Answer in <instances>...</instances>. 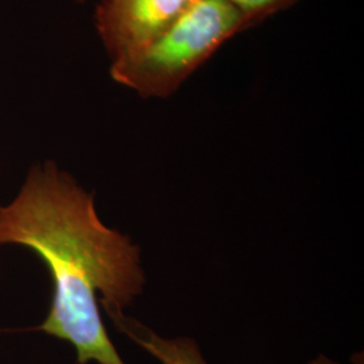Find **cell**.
<instances>
[{"label": "cell", "instance_id": "277c9868", "mask_svg": "<svg viewBox=\"0 0 364 364\" xmlns=\"http://www.w3.org/2000/svg\"><path fill=\"white\" fill-rule=\"evenodd\" d=\"M117 329L134 340L161 364H208L192 338H162L150 328L127 318L124 314L111 317Z\"/></svg>", "mask_w": 364, "mask_h": 364}, {"label": "cell", "instance_id": "52a82bcc", "mask_svg": "<svg viewBox=\"0 0 364 364\" xmlns=\"http://www.w3.org/2000/svg\"><path fill=\"white\" fill-rule=\"evenodd\" d=\"M75 1H78V3H82V1H85V0H75Z\"/></svg>", "mask_w": 364, "mask_h": 364}, {"label": "cell", "instance_id": "6da1fadb", "mask_svg": "<svg viewBox=\"0 0 364 364\" xmlns=\"http://www.w3.org/2000/svg\"><path fill=\"white\" fill-rule=\"evenodd\" d=\"M34 251L52 275L50 311L37 328L73 346L78 364H126L105 329L142 294L141 248L100 220L95 198L52 161L34 165L0 205V246Z\"/></svg>", "mask_w": 364, "mask_h": 364}, {"label": "cell", "instance_id": "5b68a950", "mask_svg": "<svg viewBox=\"0 0 364 364\" xmlns=\"http://www.w3.org/2000/svg\"><path fill=\"white\" fill-rule=\"evenodd\" d=\"M239 14L248 28L270 18L272 15L285 11L296 6L301 0H225Z\"/></svg>", "mask_w": 364, "mask_h": 364}, {"label": "cell", "instance_id": "7a4b0ae2", "mask_svg": "<svg viewBox=\"0 0 364 364\" xmlns=\"http://www.w3.org/2000/svg\"><path fill=\"white\" fill-rule=\"evenodd\" d=\"M247 31L225 0H196L142 48L111 61V78L144 99H168L236 34Z\"/></svg>", "mask_w": 364, "mask_h": 364}, {"label": "cell", "instance_id": "8992f818", "mask_svg": "<svg viewBox=\"0 0 364 364\" xmlns=\"http://www.w3.org/2000/svg\"><path fill=\"white\" fill-rule=\"evenodd\" d=\"M308 364H340L338 362H335V360H332L331 358H328V356H324V355H318L317 358H314L312 360H309V363Z\"/></svg>", "mask_w": 364, "mask_h": 364}, {"label": "cell", "instance_id": "3957f363", "mask_svg": "<svg viewBox=\"0 0 364 364\" xmlns=\"http://www.w3.org/2000/svg\"><path fill=\"white\" fill-rule=\"evenodd\" d=\"M196 0H100L95 25L111 61L138 50Z\"/></svg>", "mask_w": 364, "mask_h": 364}]
</instances>
